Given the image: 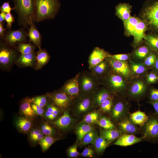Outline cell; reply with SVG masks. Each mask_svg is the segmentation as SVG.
Wrapping results in <instances>:
<instances>
[{"mask_svg":"<svg viewBox=\"0 0 158 158\" xmlns=\"http://www.w3.org/2000/svg\"><path fill=\"white\" fill-rule=\"evenodd\" d=\"M137 78L132 81L128 89L129 95L135 98L140 97L145 93L148 84L146 80H145L138 78Z\"/></svg>","mask_w":158,"mask_h":158,"instance_id":"cell-8","label":"cell"},{"mask_svg":"<svg viewBox=\"0 0 158 158\" xmlns=\"http://www.w3.org/2000/svg\"><path fill=\"white\" fill-rule=\"evenodd\" d=\"M53 113L47 110L45 113V116L47 118L50 119L51 116Z\"/></svg>","mask_w":158,"mask_h":158,"instance_id":"cell-59","label":"cell"},{"mask_svg":"<svg viewBox=\"0 0 158 158\" xmlns=\"http://www.w3.org/2000/svg\"><path fill=\"white\" fill-rule=\"evenodd\" d=\"M72 119L68 111H65L63 115L54 122V124L61 129L68 127L72 124Z\"/></svg>","mask_w":158,"mask_h":158,"instance_id":"cell-29","label":"cell"},{"mask_svg":"<svg viewBox=\"0 0 158 158\" xmlns=\"http://www.w3.org/2000/svg\"><path fill=\"white\" fill-rule=\"evenodd\" d=\"M94 104V97L84 96L78 102L76 107V112L78 114L85 113L90 109Z\"/></svg>","mask_w":158,"mask_h":158,"instance_id":"cell-18","label":"cell"},{"mask_svg":"<svg viewBox=\"0 0 158 158\" xmlns=\"http://www.w3.org/2000/svg\"><path fill=\"white\" fill-rule=\"evenodd\" d=\"M142 16L152 32L158 34V0H148Z\"/></svg>","mask_w":158,"mask_h":158,"instance_id":"cell-3","label":"cell"},{"mask_svg":"<svg viewBox=\"0 0 158 158\" xmlns=\"http://www.w3.org/2000/svg\"><path fill=\"white\" fill-rule=\"evenodd\" d=\"M109 66L105 59L92 68L96 75L100 76L105 74Z\"/></svg>","mask_w":158,"mask_h":158,"instance_id":"cell-35","label":"cell"},{"mask_svg":"<svg viewBox=\"0 0 158 158\" xmlns=\"http://www.w3.org/2000/svg\"><path fill=\"white\" fill-rule=\"evenodd\" d=\"M122 134L117 129H105L103 128L100 130V137L103 138L110 143L117 139Z\"/></svg>","mask_w":158,"mask_h":158,"instance_id":"cell-24","label":"cell"},{"mask_svg":"<svg viewBox=\"0 0 158 158\" xmlns=\"http://www.w3.org/2000/svg\"><path fill=\"white\" fill-rule=\"evenodd\" d=\"M6 13L1 12L0 13V23L4 22L5 20V18Z\"/></svg>","mask_w":158,"mask_h":158,"instance_id":"cell-58","label":"cell"},{"mask_svg":"<svg viewBox=\"0 0 158 158\" xmlns=\"http://www.w3.org/2000/svg\"><path fill=\"white\" fill-rule=\"evenodd\" d=\"M36 60V54L34 52L30 53L21 54L17 60L16 63L18 65L25 66H32Z\"/></svg>","mask_w":158,"mask_h":158,"instance_id":"cell-28","label":"cell"},{"mask_svg":"<svg viewBox=\"0 0 158 158\" xmlns=\"http://www.w3.org/2000/svg\"><path fill=\"white\" fill-rule=\"evenodd\" d=\"M47 110L53 114L57 115L59 114V110L58 108L54 106L49 104L47 107Z\"/></svg>","mask_w":158,"mask_h":158,"instance_id":"cell-54","label":"cell"},{"mask_svg":"<svg viewBox=\"0 0 158 158\" xmlns=\"http://www.w3.org/2000/svg\"><path fill=\"white\" fill-rule=\"evenodd\" d=\"M79 74L68 81L63 87V90L71 98L77 97L80 91Z\"/></svg>","mask_w":158,"mask_h":158,"instance_id":"cell-13","label":"cell"},{"mask_svg":"<svg viewBox=\"0 0 158 158\" xmlns=\"http://www.w3.org/2000/svg\"><path fill=\"white\" fill-rule=\"evenodd\" d=\"M111 97L110 91L107 89H102L99 91L94 97V104L99 106L102 102Z\"/></svg>","mask_w":158,"mask_h":158,"instance_id":"cell-33","label":"cell"},{"mask_svg":"<svg viewBox=\"0 0 158 158\" xmlns=\"http://www.w3.org/2000/svg\"><path fill=\"white\" fill-rule=\"evenodd\" d=\"M142 128L143 140L152 142H158V114L155 113L149 116Z\"/></svg>","mask_w":158,"mask_h":158,"instance_id":"cell-4","label":"cell"},{"mask_svg":"<svg viewBox=\"0 0 158 158\" xmlns=\"http://www.w3.org/2000/svg\"><path fill=\"white\" fill-rule=\"evenodd\" d=\"M107 74L105 79L107 87L111 91L119 92L126 90L127 80L123 77L111 71Z\"/></svg>","mask_w":158,"mask_h":158,"instance_id":"cell-6","label":"cell"},{"mask_svg":"<svg viewBox=\"0 0 158 158\" xmlns=\"http://www.w3.org/2000/svg\"><path fill=\"white\" fill-rule=\"evenodd\" d=\"M14 10L18 15L19 25L25 28L34 22L35 8L34 0H11Z\"/></svg>","mask_w":158,"mask_h":158,"instance_id":"cell-1","label":"cell"},{"mask_svg":"<svg viewBox=\"0 0 158 158\" xmlns=\"http://www.w3.org/2000/svg\"><path fill=\"white\" fill-rule=\"evenodd\" d=\"M158 74L152 71L146 75V80L149 84H153L157 81Z\"/></svg>","mask_w":158,"mask_h":158,"instance_id":"cell-45","label":"cell"},{"mask_svg":"<svg viewBox=\"0 0 158 158\" xmlns=\"http://www.w3.org/2000/svg\"><path fill=\"white\" fill-rule=\"evenodd\" d=\"M4 22L0 23V37L3 38L6 32V29L4 28Z\"/></svg>","mask_w":158,"mask_h":158,"instance_id":"cell-55","label":"cell"},{"mask_svg":"<svg viewBox=\"0 0 158 158\" xmlns=\"http://www.w3.org/2000/svg\"><path fill=\"white\" fill-rule=\"evenodd\" d=\"M97 124L105 129H117L113 122L104 116H102L100 117Z\"/></svg>","mask_w":158,"mask_h":158,"instance_id":"cell-38","label":"cell"},{"mask_svg":"<svg viewBox=\"0 0 158 158\" xmlns=\"http://www.w3.org/2000/svg\"><path fill=\"white\" fill-rule=\"evenodd\" d=\"M30 105L32 109L36 114L43 116L44 110L42 108L32 102L30 103Z\"/></svg>","mask_w":158,"mask_h":158,"instance_id":"cell-52","label":"cell"},{"mask_svg":"<svg viewBox=\"0 0 158 158\" xmlns=\"http://www.w3.org/2000/svg\"><path fill=\"white\" fill-rule=\"evenodd\" d=\"M128 62L130 70L134 77L138 78L147 74L149 69L143 63L134 62L131 60L128 61Z\"/></svg>","mask_w":158,"mask_h":158,"instance_id":"cell-19","label":"cell"},{"mask_svg":"<svg viewBox=\"0 0 158 158\" xmlns=\"http://www.w3.org/2000/svg\"><path fill=\"white\" fill-rule=\"evenodd\" d=\"M32 99V102L41 107H44L47 102V98L44 96H38Z\"/></svg>","mask_w":158,"mask_h":158,"instance_id":"cell-44","label":"cell"},{"mask_svg":"<svg viewBox=\"0 0 158 158\" xmlns=\"http://www.w3.org/2000/svg\"><path fill=\"white\" fill-rule=\"evenodd\" d=\"M15 51L7 47L0 41V64L2 66L6 67L10 66L16 59Z\"/></svg>","mask_w":158,"mask_h":158,"instance_id":"cell-10","label":"cell"},{"mask_svg":"<svg viewBox=\"0 0 158 158\" xmlns=\"http://www.w3.org/2000/svg\"><path fill=\"white\" fill-rule=\"evenodd\" d=\"M34 22L54 18L61 6L59 0H34Z\"/></svg>","mask_w":158,"mask_h":158,"instance_id":"cell-2","label":"cell"},{"mask_svg":"<svg viewBox=\"0 0 158 158\" xmlns=\"http://www.w3.org/2000/svg\"><path fill=\"white\" fill-rule=\"evenodd\" d=\"M108 63L111 71L130 80L134 77L130 69L128 61H121L108 56L105 59Z\"/></svg>","mask_w":158,"mask_h":158,"instance_id":"cell-5","label":"cell"},{"mask_svg":"<svg viewBox=\"0 0 158 158\" xmlns=\"http://www.w3.org/2000/svg\"><path fill=\"white\" fill-rule=\"evenodd\" d=\"M128 115L130 119L135 124L141 127L144 126L149 118V116L145 113L140 110L129 113Z\"/></svg>","mask_w":158,"mask_h":158,"instance_id":"cell-23","label":"cell"},{"mask_svg":"<svg viewBox=\"0 0 158 158\" xmlns=\"http://www.w3.org/2000/svg\"><path fill=\"white\" fill-rule=\"evenodd\" d=\"M109 55L103 49L98 47H95L89 58V68L91 69L103 61Z\"/></svg>","mask_w":158,"mask_h":158,"instance_id":"cell-14","label":"cell"},{"mask_svg":"<svg viewBox=\"0 0 158 158\" xmlns=\"http://www.w3.org/2000/svg\"><path fill=\"white\" fill-rule=\"evenodd\" d=\"M113 104L112 99L111 97L102 102L99 106L102 111L108 113L111 111Z\"/></svg>","mask_w":158,"mask_h":158,"instance_id":"cell-43","label":"cell"},{"mask_svg":"<svg viewBox=\"0 0 158 158\" xmlns=\"http://www.w3.org/2000/svg\"><path fill=\"white\" fill-rule=\"evenodd\" d=\"M157 81L158 82V77H157Z\"/></svg>","mask_w":158,"mask_h":158,"instance_id":"cell-60","label":"cell"},{"mask_svg":"<svg viewBox=\"0 0 158 158\" xmlns=\"http://www.w3.org/2000/svg\"><path fill=\"white\" fill-rule=\"evenodd\" d=\"M5 21L6 22L7 28L8 29H11L12 24L14 22L15 18L11 13H6Z\"/></svg>","mask_w":158,"mask_h":158,"instance_id":"cell-49","label":"cell"},{"mask_svg":"<svg viewBox=\"0 0 158 158\" xmlns=\"http://www.w3.org/2000/svg\"><path fill=\"white\" fill-rule=\"evenodd\" d=\"M152 69V71L158 74V53L157 54L156 59L155 63Z\"/></svg>","mask_w":158,"mask_h":158,"instance_id":"cell-56","label":"cell"},{"mask_svg":"<svg viewBox=\"0 0 158 158\" xmlns=\"http://www.w3.org/2000/svg\"><path fill=\"white\" fill-rule=\"evenodd\" d=\"M148 24L146 21L140 19L134 31L133 35L134 40L133 46L135 48L142 43L145 35Z\"/></svg>","mask_w":158,"mask_h":158,"instance_id":"cell-12","label":"cell"},{"mask_svg":"<svg viewBox=\"0 0 158 158\" xmlns=\"http://www.w3.org/2000/svg\"><path fill=\"white\" fill-rule=\"evenodd\" d=\"M28 35L30 41L38 47L39 49H41L42 36L34 24V22H32L29 26Z\"/></svg>","mask_w":158,"mask_h":158,"instance_id":"cell-21","label":"cell"},{"mask_svg":"<svg viewBox=\"0 0 158 158\" xmlns=\"http://www.w3.org/2000/svg\"><path fill=\"white\" fill-rule=\"evenodd\" d=\"M128 114L117 122L118 129L123 134L136 135L140 131L137 125L130 119Z\"/></svg>","mask_w":158,"mask_h":158,"instance_id":"cell-9","label":"cell"},{"mask_svg":"<svg viewBox=\"0 0 158 158\" xmlns=\"http://www.w3.org/2000/svg\"><path fill=\"white\" fill-rule=\"evenodd\" d=\"M143 140L142 137H137L134 135L123 134L117 139L113 145L121 146H127L139 142Z\"/></svg>","mask_w":158,"mask_h":158,"instance_id":"cell-17","label":"cell"},{"mask_svg":"<svg viewBox=\"0 0 158 158\" xmlns=\"http://www.w3.org/2000/svg\"><path fill=\"white\" fill-rule=\"evenodd\" d=\"M29 139L33 143L40 142L44 137L41 131L38 129H34L31 130L30 133Z\"/></svg>","mask_w":158,"mask_h":158,"instance_id":"cell-41","label":"cell"},{"mask_svg":"<svg viewBox=\"0 0 158 158\" xmlns=\"http://www.w3.org/2000/svg\"><path fill=\"white\" fill-rule=\"evenodd\" d=\"M25 28L22 27L16 30L8 29L1 39L7 44L11 45H14L17 43H23L28 37V32H26Z\"/></svg>","mask_w":158,"mask_h":158,"instance_id":"cell-7","label":"cell"},{"mask_svg":"<svg viewBox=\"0 0 158 158\" xmlns=\"http://www.w3.org/2000/svg\"><path fill=\"white\" fill-rule=\"evenodd\" d=\"M98 136L97 133L94 130H92L87 133L81 141V146L94 143L95 139Z\"/></svg>","mask_w":158,"mask_h":158,"instance_id":"cell-37","label":"cell"},{"mask_svg":"<svg viewBox=\"0 0 158 158\" xmlns=\"http://www.w3.org/2000/svg\"><path fill=\"white\" fill-rule=\"evenodd\" d=\"M99 119V114L97 111H94L87 115L84 119L85 123L90 124L97 123Z\"/></svg>","mask_w":158,"mask_h":158,"instance_id":"cell-40","label":"cell"},{"mask_svg":"<svg viewBox=\"0 0 158 158\" xmlns=\"http://www.w3.org/2000/svg\"><path fill=\"white\" fill-rule=\"evenodd\" d=\"M55 140L51 135H46L40 140L39 142L42 150L45 152L47 150Z\"/></svg>","mask_w":158,"mask_h":158,"instance_id":"cell-36","label":"cell"},{"mask_svg":"<svg viewBox=\"0 0 158 158\" xmlns=\"http://www.w3.org/2000/svg\"><path fill=\"white\" fill-rule=\"evenodd\" d=\"M51 99L53 104L62 110L67 109L71 102V98L63 90L54 93Z\"/></svg>","mask_w":158,"mask_h":158,"instance_id":"cell-16","label":"cell"},{"mask_svg":"<svg viewBox=\"0 0 158 158\" xmlns=\"http://www.w3.org/2000/svg\"><path fill=\"white\" fill-rule=\"evenodd\" d=\"M149 103L154 107L155 110V113L158 114V101H150Z\"/></svg>","mask_w":158,"mask_h":158,"instance_id":"cell-57","label":"cell"},{"mask_svg":"<svg viewBox=\"0 0 158 158\" xmlns=\"http://www.w3.org/2000/svg\"><path fill=\"white\" fill-rule=\"evenodd\" d=\"M34 45L30 43H21L18 44V50L21 54H25L34 52Z\"/></svg>","mask_w":158,"mask_h":158,"instance_id":"cell-39","label":"cell"},{"mask_svg":"<svg viewBox=\"0 0 158 158\" xmlns=\"http://www.w3.org/2000/svg\"><path fill=\"white\" fill-rule=\"evenodd\" d=\"M12 10H14V8L11 7L9 1L5 2L3 3L0 8L1 12L6 13H11Z\"/></svg>","mask_w":158,"mask_h":158,"instance_id":"cell-50","label":"cell"},{"mask_svg":"<svg viewBox=\"0 0 158 158\" xmlns=\"http://www.w3.org/2000/svg\"><path fill=\"white\" fill-rule=\"evenodd\" d=\"M140 19L138 18L131 16L127 20L123 22L124 34L128 37L132 36L134 31Z\"/></svg>","mask_w":158,"mask_h":158,"instance_id":"cell-27","label":"cell"},{"mask_svg":"<svg viewBox=\"0 0 158 158\" xmlns=\"http://www.w3.org/2000/svg\"><path fill=\"white\" fill-rule=\"evenodd\" d=\"M41 131L43 134L49 135H53L54 132L53 128L46 123L42 126Z\"/></svg>","mask_w":158,"mask_h":158,"instance_id":"cell-47","label":"cell"},{"mask_svg":"<svg viewBox=\"0 0 158 158\" xmlns=\"http://www.w3.org/2000/svg\"><path fill=\"white\" fill-rule=\"evenodd\" d=\"M68 156L71 157H75L79 155L77 151V145L74 144L70 147L68 150Z\"/></svg>","mask_w":158,"mask_h":158,"instance_id":"cell-48","label":"cell"},{"mask_svg":"<svg viewBox=\"0 0 158 158\" xmlns=\"http://www.w3.org/2000/svg\"><path fill=\"white\" fill-rule=\"evenodd\" d=\"M113 120L117 122L128 114V108L126 103L119 101L113 104L111 111Z\"/></svg>","mask_w":158,"mask_h":158,"instance_id":"cell-15","label":"cell"},{"mask_svg":"<svg viewBox=\"0 0 158 158\" xmlns=\"http://www.w3.org/2000/svg\"><path fill=\"white\" fill-rule=\"evenodd\" d=\"M110 143L105 139L100 136L97 138L93 144L97 152L100 153L104 151Z\"/></svg>","mask_w":158,"mask_h":158,"instance_id":"cell-34","label":"cell"},{"mask_svg":"<svg viewBox=\"0 0 158 158\" xmlns=\"http://www.w3.org/2000/svg\"><path fill=\"white\" fill-rule=\"evenodd\" d=\"M80 89L84 93H88L94 88L95 83L93 79L88 75L83 76L79 82Z\"/></svg>","mask_w":158,"mask_h":158,"instance_id":"cell-22","label":"cell"},{"mask_svg":"<svg viewBox=\"0 0 158 158\" xmlns=\"http://www.w3.org/2000/svg\"><path fill=\"white\" fill-rule=\"evenodd\" d=\"M157 54L156 52L152 51L151 53L146 58L143 63L149 69L151 68L156 62Z\"/></svg>","mask_w":158,"mask_h":158,"instance_id":"cell-42","label":"cell"},{"mask_svg":"<svg viewBox=\"0 0 158 158\" xmlns=\"http://www.w3.org/2000/svg\"><path fill=\"white\" fill-rule=\"evenodd\" d=\"M110 57L118 60L128 61L131 60V54H120L113 55H109Z\"/></svg>","mask_w":158,"mask_h":158,"instance_id":"cell-46","label":"cell"},{"mask_svg":"<svg viewBox=\"0 0 158 158\" xmlns=\"http://www.w3.org/2000/svg\"><path fill=\"white\" fill-rule=\"evenodd\" d=\"M49 58V55L46 50L39 49L36 55V68L40 69L42 68L47 63Z\"/></svg>","mask_w":158,"mask_h":158,"instance_id":"cell-30","label":"cell"},{"mask_svg":"<svg viewBox=\"0 0 158 158\" xmlns=\"http://www.w3.org/2000/svg\"><path fill=\"white\" fill-rule=\"evenodd\" d=\"M143 40L152 51L158 53V34L151 32L145 35Z\"/></svg>","mask_w":158,"mask_h":158,"instance_id":"cell-25","label":"cell"},{"mask_svg":"<svg viewBox=\"0 0 158 158\" xmlns=\"http://www.w3.org/2000/svg\"><path fill=\"white\" fill-rule=\"evenodd\" d=\"M92 130H93V127L89 124L85 123L79 124L76 128V133L79 141L81 142L84 136Z\"/></svg>","mask_w":158,"mask_h":158,"instance_id":"cell-32","label":"cell"},{"mask_svg":"<svg viewBox=\"0 0 158 158\" xmlns=\"http://www.w3.org/2000/svg\"><path fill=\"white\" fill-rule=\"evenodd\" d=\"M131 6L129 3H120L115 8L116 15L124 22L131 16Z\"/></svg>","mask_w":158,"mask_h":158,"instance_id":"cell-20","label":"cell"},{"mask_svg":"<svg viewBox=\"0 0 158 158\" xmlns=\"http://www.w3.org/2000/svg\"><path fill=\"white\" fill-rule=\"evenodd\" d=\"M32 102L31 99H26L20 106L21 113L24 116L30 119L33 118L36 114L31 107L30 103Z\"/></svg>","mask_w":158,"mask_h":158,"instance_id":"cell-26","label":"cell"},{"mask_svg":"<svg viewBox=\"0 0 158 158\" xmlns=\"http://www.w3.org/2000/svg\"><path fill=\"white\" fill-rule=\"evenodd\" d=\"M30 119L25 116L19 117L16 121V125L22 132H28L30 130L33 126Z\"/></svg>","mask_w":158,"mask_h":158,"instance_id":"cell-31","label":"cell"},{"mask_svg":"<svg viewBox=\"0 0 158 158\" xmlns=\"http://www.w3.org/2000/svg\"><path fill=\"white\" fill-rule=\"evenodd\" d=\"M94 154V151L92 149L86 148L81 153V155L84 157H92Z\"/></svg>","mask_w":158,"mask_h":158,"instance_id":"cell-53","label":"cell"},{"mask_svg":"<svg viewBox=\"0 0 158 158\" xmlns=\"http://www.w3.org/2000/svg\"><path fill=\"white\" fill-rule=\"evenodd\" d=\"M149 97L150 101H158V89L151 88L149 92Z\"/></svg>","mask_w":158,"mask_h":158,"instance_id":"cell-51","label":"cell"},{"mask_svg":"<svg viewBox=\"0 0 158 158\" xmlns=\"http://www.w3.org/2000/svg\"><path fill=\"white\" fill-rule=\"evenodd\" d=\"M135 48L131 54V60L134 62L143 63L146 58L152 50L144 42Z\"/></svg>","mask_w":158,"mask_h":158,"instance_id":"cell-11","label":"cell"}]
</instances>
